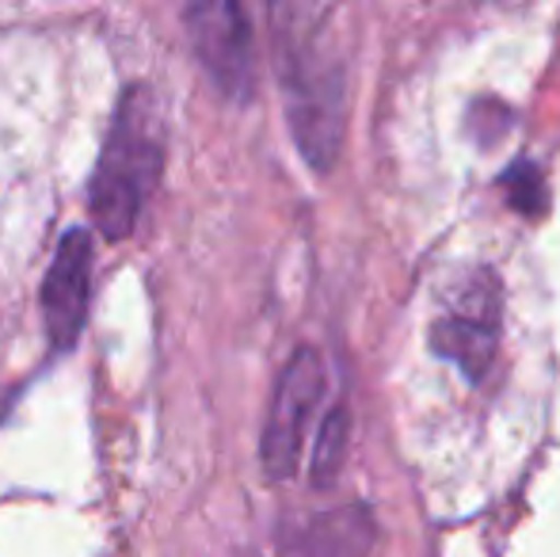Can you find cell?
Instances as JSON below:
<instances>
[{
	"mask_svg": "<svg viewBox=\"0 0 560 557\" xmlns=\"http://www.w3.org/2000/svg\"><path fill=\"white\" fill-rule=\"evenodd\" d=\"M161 164H164L161 100L145 84H133L118 100L104 153H100V164L92 172V187H89V210L96 218V230L107 241H122L133 233L149 192L161 179Z\"/></svg>",
	"mask_w": 560,
	"mask_h": 557,
	"instance_id": "1",
	"label": "cell"
},
{
	"mask_svg": "<svg viewBox=\"0 0 560 557\" xmlns=\"http://www.w3.org/2000/svg\"><path fill=\"white\" fill-rule=\"evenodd\" d=\"M279 77L287 96V119L302 156L317 172H328L343 146L347 123V77L302 27L279 31Z\"/></svg>",
	"mask_w": 560,
	"mask_h": 557,
	"instance_id": "2",
	"label": "cell"
},
{
	"mask_svg": "<svg viewBox=\"0 0 560 557\" xmlns=\"http://www.w3.org/2000/svg\"><path fill=\"white\" fill-rule=\"evenodd\" d=\"M500 279L488 268L469 271L446 294V305L431 325V348L450 359L469 382H480L500 351Z\"/></svg>",
	"mask_w": 560,
	"mask_h": 557,
	"instance_id": "3",
	"label": "cell"
},
{
	"mask_svg": "<svg viewBox=\"0 0 560 557\" xmlns=\"http://www.w3.org/2000/svg\"><path fill=\"white\" fill-rule=\"evenodd\" d=\"M325 359L313 348H298L282 367L279 382H275L264 439H259V459H264L267 477H275V481L294 477L305 446V431H310L313 413H317L320 397H325Z\"/></svg>",
	"mask_w": 560,
	"mask_h": 557,
	"instance_id": "4",
	"label": "cell"
},
{
	"mask_svg": "<svg viewBox=\"0 0 560 557\" xmlns=\"http://www.w3.org/2000/svg\"><path fill=\"white\" fill-rule=\"evenodd\" d=\"M187 38L214 81V89L229 100H252L256 89V35H252L248 12L233 0H207L184 12Z\"/></svg>",
	"mask_w": 560,
	"mask_h": 557,
	"instance_id": "5",
	"label": "cell"
},
{
	"mask_svg": "<svg viewBox=\"0 0 560 557\" xmlns=\"http://www.w3.org/2000/svg\"><path fill=\"white\" fill-rule=\"evenodd\" d=\"M92 264H96V245L89 230H69L58 241V253L43 282V321L54 348H73L89 321L92 302Z\"/></svg>",
	"mask_w": 560,
	"mask_h": 557,
	"instance_id": "6",
	"label": "cell"
},
{
	"mask_svg": "<svg viewBox=\"0 0 560 557\" xmlns=\"http://www.w3.org/2000/svg\"><path fill=\"white\" fill-rule=\"evenodd\" d=\"M282 557H366L377 543V523L362 504L298 515L275 531Z\"/></svg>",
	"mask_w": 560,
	"mask_h": 557,
	"instance_id": "7",
	"label": "cell"
},
{
	"mask_svg": "<svg viewBox=\"0 0 560 557\" xmlns=\"http://www.w3.org/2000/svg\"><path fill=\"white\" fill-rule=\"evenodd\" d=\"M347 443H351V420H347L343 405H336L325 417V423H320L317 446H313V485L317 489L332 485V477L339 474V466L347 459Z\"/></svg>",
	"mask_w": 560,
	"mask_h": 557,
	"instance_id": "8",
	"label": "cell"
}]
</instances>
